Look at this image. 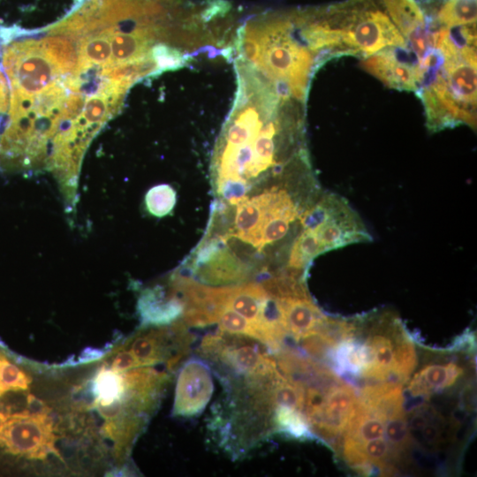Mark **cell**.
<instances>
[{
    "label": "cell",
    "mask_w": 477,
    "mask_h": 477,
    "mask_svg": "<svg viewBox=\"0 0 477 477\" xmlns=\"http://www.w3.org/2000/svg\"><path fill=\"white\" fill-rule=\"evenodd\" d=\"M237 93L213 158L217 194L231 205L269 175L284 179L308 165L304 104L259 70L235 61Z\"/></svg>",
    "instance_id": "6da1fadb"
},
{
    "label": "cell",
    "mask_w": 477,
    "mask_h": 477,
    "mask_svg": "<svg viewBox=\"0 0 477 477\" xmlns=\"http://www.w3.org/2000/svg\"><path fill=\"white\" fill-rule=\"evenodd\" d=\"M431 50L420 62L416 91L431 132L464 124L476 127V44L454 38L450 28L432 33Z\"/></svg>",
    "instance_id": "7a4b0ae2"
},
{
    "label": "cell",
    "mask_w": 477,
    "mask_h": 477,
    "mask_svg": "<svg viewBox=\"0 0 477 477\" xmlns=\"http://www.w3.org/2000/svg\"><path fill=\"white\" fill-rule=\"evenodd\" d=\"M238 58L252 64L292 97L306 102L317 57L294 26L291 11L264 15L238 32Z\"/></svg>",
    "instance_id": "3957f363"
},
{
    "label": "cell",
    "mask_w": 477,
    "mask_h": 477,
    "mask_svg": "<svg viewBox=\"0 0 477 477\" xmlns=\"http://www.w3.org/2000/svg\"><path fill=\"white\" fill-rule=\"evenodd\" d=\"M315 15L330 57L350 54L363 59L387 48L408 49L382 0H346L315 7Z\"/></svg>",
    "instance_id": "277c9868"
},
{
    "label": "cell",
    "mask_w": 477,
    "mask_h": 477,
    "mask_svg": "<svg viewBox=\"0 0 477 477\" xmlns=\"http://www.w3.org/2000/svg\"><path fill=\"white\" fill-rule=\"evenodd\" d=\"M53 422L43 410L0 414V447L11 455L44 458L54 448Z\"/></svg>",
    "instance_id": "5b68a950"
},
{
    "label": "cell",
    "mask_w": 477,
    "mask_h": 477,
    "mask_svg": "<svg viewBox=\"0 0 477 477\" xmlns=\"http://www.w3.org/2000/svg\"><path fill=\"white\" fill-rule=\"evenodd\" d=\"M314 207L318 223L312 231L315 232L323 253L372 241V236L361 218L343 196L323 193Z\"/></svg>",
    "instance_id": "8992f818"
},
{
    "label": "cell",
    "mask_w": 477,
    "mask_h": 477,
    "mask_svg": "<svg viewBox=\"0 0 477 477\" xmlns=\"http://www.w3.org/2000/svg\"><path fill=\"white\" fill-rule=\"evenodd\" d=\"M390 19L420 62L432 48V26L416 0H382Z\"/></svg>",
    "instance_id": "52a82bcc"
},
{
    "label": "cell",
    "mask_w": 477,
    "mask_h": 477,
    "mask_svg": "<svg viewBox=\"0 0 477 477\" xmlns=\"http://www.w3.org/2000/svg\"><path fill=\"white\" fill-rule=\"evenodd\" d=\"M193 271L202 282L212 284L237 283L246 279V264L217 239L201 246L195 254Z\"/></svg>",
    "instance_id": "ba28073f"
},
{
    "label": "cell",
    "mask_w": 477,
    "mask_h": 477,
    "mask_svg": "<svg viewBox=\"0 0 477 477\" xmlns=\"http://www.w3.org/2000/svg\"><path fill=\"white\" fill-rule=\"evenodd\" d=\"M401 49H382L363 58L360 65L390 88L416 92L421 80L419 64L401 57Z\"/></svg>",
    "instance_id": "9c48e42d"
},
{
    "label": "cell",
    "mask_w": 477,
    "mask_h": 477,
    "mask_svg": "<svg viewBox=\"0 0 477 477\" xmlns=\"http://www.w3.org/2000/svg\"><path fill=\"white\" fill-rule=\"evenodd\" d=\"M212 392L213 382L208 367L196 360L188 361L178 378L173 413L187 417L200 413Z\"/></svg>",
    "instance_id": "30bf717a"
},
{
    "label": "cell",
    "mask_w": 477,
    "mask_h": 477,
    "mask_svg": "<svg viewBox=\"0 0 477 477\" xmlns=\"http://www.w3.org/2000/svg\"><path fill=\"white\" fill-rule=\"evenodd\" d=\"M357 398L352 387L335 384L325 389L321 408L307 419L309 426L326 438L343 433L353 413Z\"/></svg>",
    "instance_id": "8fae6325"
},
{
    "label": "cell",
    "mask_w": 477,
    "mask_h": 477,
    "mask_svg": "<svg viewBox=\"0 0 477 477\" xmlns=\"http://www.w3.org/2000/svg\"><path fill=\"white\" fill-rule=\"evenodd\" d=\"M271 186L260 194L246 196L238 204L235 214V231L228 237H235L261 251V231L267 219V205Z\"/></svg>",
    "instance_id": "7c38bea8"
},
{
    "label": "cell",
    "mask_w": 477,
    "mask_h": 477,
    "mask_svg": "<svg viewBox=\"0 0 477 477\" xmlns=\"http://www.w3.org/2000/svg\"><path fill=\"white\" fill-rule=\"evenodd\" d=\"M277 299L287 334L297 340L314 331L326 318L309 294Z\"/></svg>",
    "instance_id": "4fadbf2b"
},
{
    "label": "cell",
    "mask_w": 477,
    "mask_h": 477,
    "mask_svg": "<svg viewBox=\"0 0 477 477\" xmlns=\"http://www.w3.org/2000/svg\"><path fill=\"white\" fill-rule=\"evenodd\" d=\"M420 4L435 26L450 28L476 22V0H429Z\"/></svg>",
    "instance_id": "5bb4252c"
},
{
    "label": "cell",
    "mask_w": 477,
    "mask_h": 477,
    "mask_svg": "<svg viewBox=\"0 0 477 477\" xmlns=\"http://www.w3.org/2000/svg\"><path fill=\"white\" fill-rule=\"evenodd\" d=\"M461 374L462 369L454 363L428 365L415 375L408 389L413 396H428L451 386Z\"/></svg>",
    "instance_id": "9a60e30c"
},
{
    "label": "cell",
    "mask_w": 477,
    "mask_h": 477,
    "mask_svg": "<svg viewBox=\"0 0 477 477\" xmlns=\"http://www.w3.org/2000/svg\"><path fill=\"white\" fill-rule=\"evenodd\" d=\"M139 309L144 322L163 325L183 314L184 304L178 297L165 300L155 291H151L146 292L140 298Z\"/></svg>",
    "instance_id": "2e32d148"
},
{
    "label": "cell",
    "mask_w": 477,
    "mask_h": 477,
    "mask_svg": "<svg viewBox=\"0 0 477 477\" xmlns=\"http://www.w3.org/2000/svg\"><path fill=\"white\" fill-rule=\"evenodd\" d=\"M95 404L110 407L124 399L125 382L123 373L102 367L95 375L93 384Z\"/></svg>",
    "instance_id": "e0dca14e"
},
{
    "label": "cell",
    "mask_w": 477,
    "mask_h": 477,
    "mask_svg": "<svg viewBox=\"0 0 477 477\" xmlns=\"http://www.w3.org/2000/svg\"><path fill=\"white\" fill-rule=\"evenodd\" d=\"M31 378L16 364L0 353V397L8 392L26 390Z\"/></svg>",
    "instance_id": "ac0fdd59"
},
{
    "label": "cell",
    "mask_w": 477,
    "mask_h": 477,
    "mask_svg": "<svg viewBox=\"0 0 477 477\" xmlns=\"http://www.w3.org/2000/svg\"><path fill=\"white\" fill-rule=\"evenodd\" d=\"M146 206L154 216L162 217L172 211L176 205V191L169 185L151 188L146 194Z\"/></svg>",
    "instance_id": "d6986e66"
},
{
    "label": "cell",
    "mask_w": 477,
    "mask_h": 477,
    "mask_svg": "<svg viewBox=\"0 0 477 477\" xmlns=\"http://www.w3.org/2000/svg\"><path fill=\"white\" fill-rule=\"evenodd\" d=\"M216 322L222 331L245 335L254 338V332L250 323L232 309L223 307L218 315Z\"/></svg>",
    "instance_id": "ffe728a7"
},
{
    "label": "cell",
    "mask_w": 477,
    "mask_h": 477,
    "mask_svg": "<svg viewBox=\"0 0 477 477\" xmlns=\"http://www.w3.org/2000/svg\"><path fill=\"white\" fill-rule=\"evenodd\" d=\"M136 367H140V364L129 350L118 352L114 356L110 365V368L117 373L126 372Z\"/></svg>",
    "instance_id": "44dd1931"
},
{
    "label": "cell",
    "mask_w": 477,
    "mask_h": 477,
    "mask_svg": "<svg viewBox=\"0 0 477 477\" xmlns=\"http://www.w3.org/2000/svg\"><path fill=\"white\" fill-rule=\"evenodd\" d=\"M420 431L422 432L423 439L427 443L433 444L438 442L439 429L436 425L428 422Z\"/></svg>",
    "instance_id": "7402d4cb"
}]
</instances>
